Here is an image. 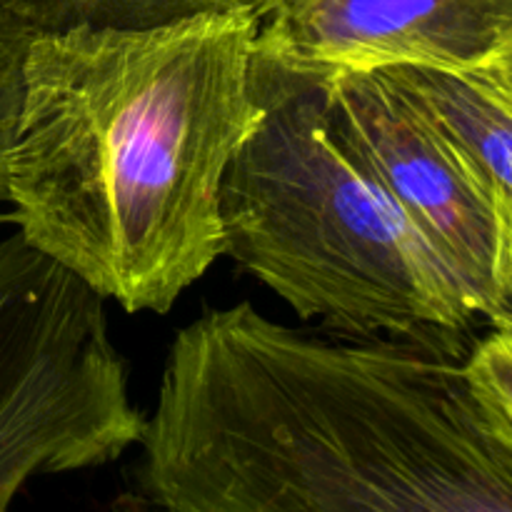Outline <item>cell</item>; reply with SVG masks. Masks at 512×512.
Here are the masks:
<instances>
[{"label": "cell", "instance_id": "cell-11", "mask_svg": "<svg viewBox=\"0 0 512 512\" xmlns=\"http://www.w3.org/2000/svg\"><path fill=\"white\" fill-rule=\"evenodd\" d=\"M133 512H135V510H133ZM138 512H140V510H138ZM155 512H160V510H158V508H155Z\"/></svg>", "mask_w": 512, "mask_h": 512}, {"label": "cell", "instance_id": "cell-1", "mask_svg": "<svg viewBox=\"0 0 512 512\" xmlns=\"http://www.w3.org/2000/svg\"><path fill=\"white\" fill-rule=\"evenodd\" d=\"M258 10L33 33L10 223L128 313H168L225 255L220 185L253 118Z\"/></svg>", "mask_w": 512, "mask_h": 512}, {"label": "cell", "instance_id": "cell-3", "mask_svg": "<svg viewBox=\"0 0 512 512\" xmlns=\"http://www.w3.org/2000/svg\"><path fill=\"white\" fill-rule=\"evenodd\" d=\"M143 433L103 295L10 235L0 243V512L35 475L108 465Z\"/></svg>", "mask_w": 512, "mask_h": 512}, {"label": "cell", "instance_id": "cell-4", "mask_svg": "<svg viewBox=\"0 0 512 512\" xmlns=\"http://www.w3.org/2000/svg\"><path fill=\"white\" fill-rule=\"evenodd\" d=\"M345 133L488 320L512 278V230L478 165L385 70L330 73Z\"/></svg>", "mask_w": 512, "mask_h": 512}, {"label": "cell", "instance_id": "cell-5", "mask_svg": "<svg viewBox=\"0 0 512 512\" xmlns=\"http://www.w3.org/2000/svg\"><path fill=\"white\" fill-rule=\"evenodd\" d=\"M510 33L512 0H270L255 48L328 73H473Z\"/></svg>", "mask_w": 512, "mask_h": 512}, {"label": "cell", "instance_id": "cell-8", "mask_svg": "<svg viewBox=\"0 0 512 512\" xmlns=\"http://www.w3.org/2000/svg\"><path fill=\"white\" fill-rule=\"evenodd\" d=\"M30 30L0 8V200H5L8 163L23 100V60Z\"/></svg>", "mask_w": 512, "mask_h": 512}, {"label": "cell", "instance_id": "cell-6", "mask_svg": "<svg viewBox=\"0 0 512 512\" xmlns=\"http://www.w3.org/2000/svg\"><path fill=\"white\" fill-rule=\"evenodd\" d=\"M385 73L423 105L493 188L512 230V108L483 73L400 65Z\"/></svg>", "mask_w": 512, "mask_h": 512}, {"label": "cell", "instance_id": "cell-7", "mask_svg": "<svg viewBox=\"0 0 512 512\" xmlns=\"http://www.w3.org/2000/svg\"><path fill=\"white\" fill-rule=\"evenodd\" d=\"M465 378L490 418L512 440V333L493 328L463 360Z\"/></svg>", "mask_w": 512, "mask_h": 512}, {"label": "cell", "instance_id": "cell-9", "mask_svg": "<svg viewBox=\"0 0 512 512\" xmlns=\"http://www.w3.org/2000/svg\"><path fill=\"white\" fill-rule=\"evenodd\" d=\"M478 73H483V78L503 95L505 103L512 108V33Z\"/></svg>", "mask_w": 512, "mask_h": 512}, {"label": "cell", "instance_id": "cell-10", "mask_svg": "<svg viewBox=\"0 0 512 512\" xmlns=\"http://www.w3.org/2000/svg\"><path fill=\"white\" fill-rule=\"evenodd\" d=\"M488 320L493 323V328L508 330V333H512V278L508 288H505L503 295H500L498 305H495V310L490 313Z\"/></svg>", "mask_w": 512, "mask_h": 512}, {"label": "cell", "instance_id": "cell-2", "mask_svg": "<svg viewBox=\"0 0 512 512\" xmlns=\"http://www.w3.org/2000/svg\"><path fill=\"white\" fill-rule=\"evenodd\" d=\"M220 220L225 255L305 320L450 340L480 318L345 133L328 70L255 48L253 118L223 175Z\"/></svg>", "mask_w": 512, "mask_h": 512}]
</instances>
